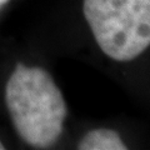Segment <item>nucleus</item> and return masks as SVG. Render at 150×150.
Masks as SVG:
<instances>
[{
	"label": "nucleus",
	"instance_id": "f257e3e1",
	"mask_svg": "<svg viewBox=\"0 0 150 150\" xmlns=\"http://www.w3.org/2000/svg\"><path fill=\"white\" fill-rule=\"evenodd\" d=\"M5 101L15 130L26 144L45 149L58 142L68 109L46 70L18 64L6 83Z\"/></svg>",
	"mask_w": 150,
	"mask_h": 150
},
{
	"label": "nucleus",
	"instance_id": "f03ea898",
	"mask_svg": "<svg viewBox=\"0 0 150 150\" xmlns=\"http://www.w3.org/2000/svg\"><path fill=\"white\" fill-rule=\"evenodd\" d=\"M83 13L101 51L131 62L150 46V0H84Z\"/></svg>",
	"mask_w": 150,
	"mask_h": 150
},
{
	"label": "nucleus",
	"instance_id": "7ed1b4c3",
	"mask_svg": "<svg viewBox=\"0 0 150 150\" xmlns=\"http://www.w3.org/2000/svg\"><path fill=\"white\" fill-rule=\"evenodd\" d=\"M79 150H125L128 146L118 131L101 128L86 133L78 145Z\"/></svg>",
	"mask_w": 150,
	"mask_h": 150
},
{
	"label": "nucleus",
	"instance_id": "20e7f679",
	"mask_svg": "<svg viewBox=\"0 0 150 150\" xmlns=\"http://www.w3.org/2000/svg\"><path fill=\"white\" fill-rule=\"evenodd\" d=\"M8 3H9V0H0V9H1L4 5H6Z\"/></svg>",
	"mask_w": 150,
	"mask_h": 150
},
{
	"label": "nucleus",
	"instance_id": "39448f33",
	"mask_svg": "<svg viewBox=\"0 0 150 150\" xmlns=\"http://www.w3.org/2000/svg\"><path fill=\"white\" fill-rule=\"evenodd\" d=\"M1 149H4V145L1 144V142H0V150H1Z\"/></svg>",
	"mask_w": 150,
	"mask_h": 150
}]
</instances>
